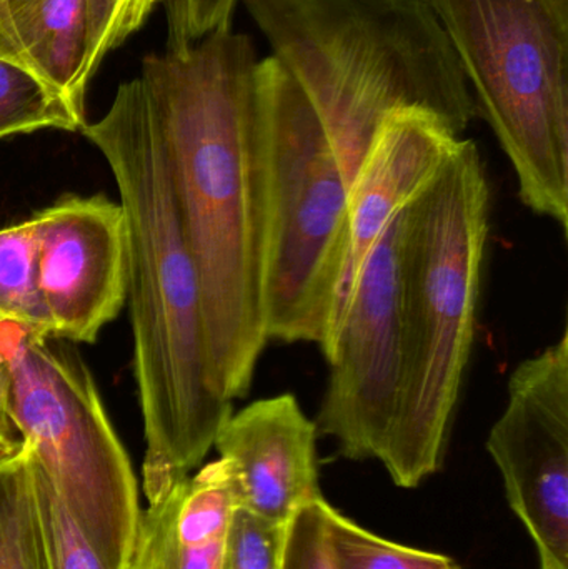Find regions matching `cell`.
<instances>
[{
    "mask_svg": "<svg viewBox=\"0 0 568 569\" xmlns=\"http://www.w3.org/2000/svg\"><path fill=\"white\" fill-rule=\"evenodd\" d=\"M23 440L12 417V380L9 363L0 350V463L22 451Z\"/></svg>",
    "mask_w": 568,
    "mask_h": 569,
    "instance_id": "cell-24",
    "label": "cell"
},
{
    "mask_svg": "<svg viewBox=\"0 0 568 569\" xmlns=\"http://www.w3.org/2000/svg\"><path fill=\"white\" fill-rule=\"evenodd\" d=\"M506 410L487 438L510 510L540 567L568 569V333L510 375Z\"/></svg>",
    "mask_w": 568,
    "mask_h": 569,
    "instance_id": "cell-9",
    "label": "cell"
},
{
    "mask_svg": "<svg viewBox=\"0 0 568 569\" xmlns=\"http://www.w3.org/2000/svg\"><path fill=\"white\" fill-rule=\"evenodd\" d=\"M256 47L229 29L143 60L133 83L162 142L202 290L213 393L246 397L266 348L267 167Z\"/></svg>",
    "mask_w": 568,
    "mask_h": 569,
    "instance_id": "cell-1",
    "label": "cell"
},
{
    "mask_svg": "<svg viewBox=\"0 0 568 569\" xmlns=\"http://www.w3.org/2000/svg\"><path fill=\"white\" fill-rule=\"evenodd\" d=\"M329 508L326 498H317L287 521L280 569H339L330 538Z\"/></svg>",
    "mask_w": 568,
    "mask_h": 569,
    "instance_id": "cell-22",
    "label": "cell"
},
{
    "mask_svg": "<svg viewBox=\"0 0 568 569\" xmlns=\"http://www.w3.org/2000/svg\"><path fill=\"white\" fill-rule=\"evenodd\" d=\"M80 132L109 163L126 217L143 493L152 505L202 463L232 403L210 387L199 272L162 142L133 80Z\"/></svg>",
    "mask_w": 568,
    "mask_h": 569,
    "instance_id": "cell-2",
    "label": "cell"
},
{
    "mask_svg": "<svg viewBox=\"0 0 568 569\" xmlns=\"http://www.w3.org/2000/svg\"><path fill=\"white\" fill-rule=\"evenodd\" d=\"M540 569H556V568H550V567H540Z\"/></svg>",
    "mask_w": 568,
    "mask_h": 569,
    "instance_id": "cell-25",
    "label": "cell"
},
{
    "mask_svg": "<svg viewBox=\"0 0 568 569\" xmlns=\"http://www.w3.org/2000/svg\"><path fill=\"white\" fill-rule=\"evenodd\" d=\"M400 212L363 262L323 351L330 373L317 430L333 438L347 460L379 461L399 408L403 377Z\"/></svg>",
    "mask_w": 568,
    "mask_h": 569,
    "instance_id": "cell-8",
    "label": "cell"
},
{
    "mask_svg": "<svg viewBox=\"0 0 568 569\" xmlns=\"http://www.w3.org/2000/svg\"><path fill=\"white\" fill-rule=\"evenodd\" d=\"M267 167V340L329 337L349 246V186L316 110L272 56L257 66Z\"/></svg>",
    "mask_w": 568,
    "mask_h": 569,
    "instance_id": "cell-6",
    "label": "cell"
},
{
    "mask_svg": "<svg viewBox=\"0 0 568 569\" xmlns=\"http://www.w3.org/2000/svg\"><path fill=\"white\" fill-rule=\"evenodd\" d=\"M316 421L293 395L262 398L230 415L213 447L230 471L233 507L286 525L322 498Z\"/></svg>",
    "mask_w": 568,
    "mask_h": 569,
    "instance_id": "cell-11",
    "label": "cell"
},
{
    "mask_svg": "<svg viewBox=\"0 0 568 569\" xmlns=\"http://www.w3.org/2000/svg\"><path fill=\"white\" fill-rule=\"evenodd\" d=\"M239 0H167L169 49L192 46L209 33L229 29Z\"/></svg>",
    "mask_w": 568,
    "mask_h": 569,
    "instance_id": "cell-23",
    "label": "cell"
},
{
    "mask_svg": "<svg viewBox=\"0 0 568 569\" xmlns=\"http://www.w3.org/2000/svg\"><path fill=\"white\" fill-rule=\"evenodd\" d=\"M27 455H29L30 473H32L47 569H107L79 525L73 521L72 515L57 497L46 475L37 467L29 450Z\"/></svg>",
    "mask_w": 568,
    "mask_h": 569,
    "instance_id": "cell-19",
    "label": "cell"
},
{
    "mask_svg": "<svg viewBox=\"0 0 568 569\" xmlns=\"http://www.w3.org/2000/svg\"><path fill=\"white\" fill-rule=\"evenodd\" d=\"M0 569H47L26 448L0 463Z\"/></svg>",
    "mask_w": 568,
    "mask_h": 569,
    "instance_id": "cell-15",
    "label": "cell"
},
{
    "mask_svg": "<svg viewBox=\"0 0 568 569\" xmlns=\"http://www.w3.org/2000/svg\"><path fill=\"white\" fill-rule=\"evenodd\" d=\"M232 510L229 467L219 458L140 510L127 569H220Z\"/></svg>",
    "mask_w": 568,
    "mask_h": 569,
    "instance_id": "cell-13",
    "label": "cell"
},
{
    "mask_svg": "<svg viewBox=\"0 0 568 569\" xmlns=\"http://www.w3.org/2000/svg\"><path fill=\"white\" fill-rule=\"evenodd\" d=\"M163 0H89L87 66L89 79L102 60L140 29Z\"/></svg>",
    "mask_w": 568,
    "mask_h": 569,
    "instance_id": "cell-21",
    "label": "cell"
},
{
    "mask_svg": "<svg viewBox=\"0 0 568 569\" xmlns=\"http://www.w3.org/2000/svg\"><path fill=\"white\" fill-rule=\"evenodd\" d=\"M460 137L442 120L419 109L386 117L349 187V246L337 293L329 347L350 288L393 217L427 186Z\"/></svg>",
    "mask_w": 568,
    "mask_h": 569,
    "instance_id": "cell-12",
    "label": "cell"
},
{
    "mask_svg": "<svg viewBox=\"0 0 568 569\" xmlns=\"http://www.w3.org/2000/svg\"><path fill=\"white\" fill-rule=\"evenodd\" d=\"M89 0H0V57L86 117Z\"/></svg>",
    "mask_w": 568,
    "mask_h": 569,
    "instance_id": "cell-14",
    "label": "cell"
},
{
    "mask_svg": "<svg viewBox=\"0 0 568 569\" xmlns=\"http://www.w3.org/2000/svg\"><path fill=\"white\" fill-rule=\"evenodd\" d=\"M12 380V417L46 475L107 569L129 568L139 488L92 373L69 341L0 323Z\"/></svg>",
    "mask_w": 568,
    "mask_h": 569,
    "instance_id": "cell-7",
    "label": "cell"
},
{
    "mask_svg": "<svg viewBox=\"0 0 568 569\" xmlns=\"http://www.w3.org/2000/svg\"><path fill=\"white\" fill-rule=\"evenodd\" d=\"M322 122L350 187L377 130L419 109L462 137L476 99L426 0H243Z\"/></svg>",
    "mask_w": 568,
    "mask_h": 569,
    "instance_id": "cell-3",
    "label": "cell"
},
{
    "mask_svg": "<svg viewBox=\"0 0 568 569\" xmlns=\"http://www.w3.org/2000/svg\"><path fill=\"white\" fill-rule=\"evenodd\" d=\"M286 525L233 507L220 569H280Z\"/></svg>",
    "mask_w": 568,
    "mask_h": 569,
    "instance_id": "cell-20",
    "label": "cell"
},
{
    "mask_svg": "<svg viewBox=\"0 0 568 569\" xmlns=\"http://www.w3.org/2000/svg\"><path fill=\"white\" fill-rule=\"evenodd\" d=\"M86 123L59 93L0 57V140L46 129L80 132Z\"/></svg>",
    "mask_w": 568,
    "mask_h": 569,
    "instance_id": "cell-17",
    "label": "cell"
},
{
    "mask_svg": "<svg viewBox=\"0 0 568 569\" xmlns=\"http://www.w3.org/2000/svg\"><path fill=\"white\" fill-rule=\"evenodd\" d=\"M0 323L52 337L39 290L33 219L0 229Z\"/></svg>",
    "mask_w": 568,
    "mask_h": 569,
    "instance_id": "cell-16",
    "label": "cell"
},
{
    "mask_svg": "<svg viewBox=\"0 0 568 569\" xmlns=\"http://www.w3.org/2000/svg\"><path fill=\"white\" fill-rule=\"evenodd\" d=\"M329 528L339 569H462L447 555L417 550L379 537L332 505Z\"/></svg>",
    "mask_w": 568,
    "mask_h": 569,
    "instance_id": "cell-18",
    "label": "cell"
},
{
    "mask_svg": "<svg viewBox=\"0 0 568 569\" xmlns=\"http://www.w3.org/2000/svg\"><path fill=\"white\" fill-rule=\"evenodd\" d=\"M37 276L52 337L93 343L122 310L129 290V246L120 203L66 197L32 217Z\"/></svg>",
    "mask_w": 568,
    "mask_h": 569,
    "instance_id": "cell-10",
    "label": "cell"
},
{
    "mask_svg": "<svg viewBox=\"0 0 568 569\" xmlns=\"http://www.w3.org/2000/svg\"><path fill=\"white\" fill-rule=\"evenodd\" d=\"M490 189L474 140H457L400 212L403 377L380 463L403 490L442 470L476 340Z\"/></svg>",
    "mask_w": 568,
    "mask_h": 569,
    "instance_id": "cell-4",
    "label": "cell"
},
{
    "mask_svg": "<svg viewBox=\"0 0 568 569\" xmlns=\"http://www.w3.org/2000/svg\"><path fill=\"white\" fill-rule=\"evenodd\" d=\"M509 157L519 197L568 227V0H426Z\"/></svg>",
    "mask_w": 568,
    "mask_h": 569,
    "instance_id": "cell-5",
    "label": "cell"
}]
</instances>
